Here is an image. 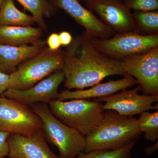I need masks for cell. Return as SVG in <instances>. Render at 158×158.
<instances>
[{
	"instance_id": "6da1fadb",
	"label": "cell",
	"mask_w": 158,
	"mask_h": 158,
	"mask_svg": "<svg viewBox=\"0 0 158 158\" xmlns=\"http://www.w3.org/2000/svg\"><path fill=\"white\" fill-rule=\"evenodd\" d=\"M65 51L62 70L64 85L69 90H82L100 83L108 76L127 74L121 60L99 51L83 33L74 37Z\"/></svg>"
},
{
	"instance_id": "7a4b0ae2",
	"label": "cell",
	"mask_w": 158,
	"mask_h": 158,
	"mask_svg": "<svg viewBox=\"0 0 158 158\" xmlns=\"http://www.w3.org/2000/svg\"><path fill=\"white\" fill-rule=\"evenodd\" d=\"M141 134L137 127V118L108 110L98 125L85 136L84 152L120 149L137 141Z\"/></svg>"
},
{
	"instance_id": "3957f363",
	"label": "cell",
	"mask_w": 158,
	"mask_h": 158,
	"mask_svg": "<svg viewBox=\"0 0 158 158\" xmlns=\"http://www.w3.org/2000/svg\"><path fill=\"white\" fill-rule=\"evenodd\" d=\"M29 106L41 119V129L46 141L59 149V158H75L85 152V136L57 119L48 104L37 103Z\"/></svg>"
},
{
	"instance_id": "277c9868",
	"label": "cell",
	"mask_w": 158,
	"mask_h": 158,
	"mask_svg": "<svg viewBox=\"0 0 158 158\" xmlns=\"http://www.w3.org/2000/svg\"><path fill=\"white\" fill-rule=\"evenodd\" d=\"M65 51L51 50L46 46L35 56L22 62L9 75L8 89L23 90L58 70H62Z\"/></svg>"
},
{
	"instance_id": "5b68a950",
	"label": "cell",
	"mask_w": 158,
	"mask_h": 158,
	"mask_svg": "<svg viewBox=\"0 0 158 158\" xmlns=\"http://www.w3.org/2000/svg\"><path fill=\"white\" fill-rule=\"evenodd\" d=\"M48 105L51 113L57 119L85 136L98 125L104 116L101 102L84 99L55 100Z\"/></svg>"
},
{
	"instance_id": "8992f818",
	"label": "cell",
	"mask_w": 158,
	"mask_h": 158,
	"mask_svg": "<svg viewBox=\"0 0 158 158\" xmlns=\"http://www.w3.org/2000/svg\"><path fill=\"white\" fill-rule=\"evenodd\" d=\"M90 40L102 53L119 60L158 47V35L145 36L133 31L116 33L109 39L90 38Z\"/></svg>"
},
{
	"instance_id": "52a82bcc",
	"label": "cell",
	"mask_w": 158,
	"mask_h": 158,
	"mask_svg": "<svg viewBox=\"0 0 158 158\" xmlns=\"http://www.w3.org/2000/svg\"><path fill=\"white\" fill-rule=\"evenodd\" d=\"M41 128V119L29 106L0 95V131L29 136Z\"/></svg>"
},
{
	"instance_id": "ba28073f",
	"label": "cell",
	"mask_w": 158,
	"mask_h": 158,
	"mask_svg": "<svg viewBox=\"0 0 158 158\" xmlns=\"http://www.w3.org/2000/svg\"><path fill=\"white\" fill-rule=\"evenodd\" d=\"M121 61L125 73L137 80L143 94L158 95V47Z\"/></svg>"
},
{
	"instance_id": "9c48e42d",
	"label": "cell",
	"mask_w": 158,
	"mask_h": 158,
	"mask_svg": "<svg viewBox=\"0 0 158 158\" xmlns=\"http://www.w3.org/2000/svg\"><path fill=\"white\" fill-rule=\"evenodd\" d=\"M140 85L131 90H121L119 93L105 97L94 99V101L105 102L104 110H112L121 116H134L151 110H158V95H141Z\"/></svg>"
},
{
	"instance_id": "30bf717a",
	"label": "cell",
	"mask_w": 158,
	"mask_h": 158,
	"mask_svg": "<svg viewBox=\"0 0 158 158\" xmlns=\"http://www.w3.org/2000/svg\"><path fill=\"white\" fill-rule=\"evenodd\" d=\"M85 5L87 9L96 13L102 22L116 33L135 32L132 13L123 0H88Z\"/></svg>"
},
{
	"instance_id": "8fae6325",
	"label": "cell",
	"mask_w": 158,
	"mask_h": 158,
	"mask_svg": "<svg viewBox=\"0 0 158 158\" xmlns=\"http://www.w3.org/2000/svg\"><path fill=\"white\" fill-rule=\"evenodd\" d=\"M65 79L63 71H56L31 88L23 90L8 89L2 95L28 106L37 103L48 104L58 98L59 86Z\"/></svg>"
},
{
	"instance_id": "7c38bea8",
	"label": "cell",
	"mask_w": 158,
	"mask_h": 158,
	"mask_svg": "<svg viewBox=\"0 0 158 158\" xmlns=\"http://www.w3.org/2000/svg\"><path fill=\"white\" fill-rule=\"evenodd\" d=\"M53 6L61 9L80 25L84 27V34L90 38L107 39L116 34L88 9L79 0H49Z\"/></svg>"
},
{
	"instance_id": "4fadbf2b",
	"label": "cell",
	"mask_w": 158,
	"mask_h": 158,
	"mask_svg": "<svg viewBox=\"0 0 158 158\" xmlns=\"http://www.w3.org/2000/svg\"><path fill=\"white\" fill-rule=\"evenodd\" d=\"M9 156L13 158H60L47 143L42 129L29 136L10 134Z\"/></svg>"
},
{
	"instance_id": "5bb4252c",
	"label": "cell",
	"mask_w": 158,
	"mask_h": 158,
	"mask_svg": "<svg viewBox=\"0 0 158 158\" xmlns=\"http://www.w3.org/2000/svg\"><path fill=\"white\" fill-rule=\"evenodd\" d=\"M122 79L110 80L105 83H98L86 90H63L59 93L57 100L61 101L69 100L97 98L107 97L118 91L132 88L138 84L137 80L131 76L127 74Z\"/></svg>"
},
{
	"instance_id": "9a60e30c",
	"label": "cell",
	"mask_w": 158,
	"mask_h": 158,
	"mask_svg": "<svg viewBox=\"0 0 158 158\" xmlns=\"http://www.w3.org/2000/svg\"><path fill=\"white\" fill-rule=\"evenodd\" d=\"M47 46L41 40L34 44L14 46L0 44V71L10 75L22 62L37 55Z\"/></svg>"
},
{
	"instance_id": "2e32d148",
	"label": "cell",
	"mask_w": 158,
	"mask_h": 158,
	"mask_svg": "<svg viewBox=\"0 0 158 158\" xmlns=\"http://www.w3.org/2000/svg\"><path fill=\"white\" fill-rule=\"evenodd\" d=\"M43 31L39 27L0 25V44L14 46L35 44L41 40Z\"/></svg>"
},
{
	"instance_id": "e0dca14e",
	"label": "cell",
	"mask_w": 158,
	"mask_h": 158,
	"mask_svg": "<svg viewBox=\"0 0 158 158\" xmlns=\"http://www.w3.org/2000/svg\"><path fill=\"white\" fill-rule=\"evenodd\" d=\"M32 15L20 11L13 0H2L0 7V25L10 26H32L35 23Z\"/></svg>"
},
{
	"instance_id": "ac0fdd59",
	"label": "cell",
	"mask_w": 158,
	"mask_h": 158,
	"mask_svg": "<svg viewBox=\"0 0 158 158\" xmlns=\"http://www.w3.org/2000/svg\"><path fill=\"white\" fill-rule=\"evenodd\" d=\"M25 10L30 11L35 22L43 31L48 30L44 17H49L57 11V8L48 0H16Z\"/></svg>"
},
{
	"instance_id": "d6986e66",
	"label": "cell",
	"mask_w": 158,
	"mask_h": 158,
	"mask_svg": "<svg viewBox=\"0 0 158 158\" xmlns=\"http://www.w3.org/2000/svg\"><path fill=\"white\" fill-rule=\"evenodd\" d=\"M135 32L145 36L158 35V11H134Z\"/></svg>"
},
{
	"instance_id": "ffe728a7",
	"label": "cell",
	"mask_w": 158,
	"mask_h": 158,
	"mask_svg": "<svg viewBox=\"0 0 158 158\" xmlns=\"http://www.w3.org/2000/svg\"><path fill=\"white\" fill-rule=\"evenodd\" d=\"M137 127L147 141L156 142L158 139V110L154 113L146 111L140 114Z\"/></svg>"
},
{
	"instance_id": "44dd1931",
	"label": "cell",
	"mask_w": 158,
	"mask_h": 158,
	"mask_svg": "<svg viewBox=\"0 0 158 158\" xmlns=\"http://www.w3.org/2000/svg\"><path fill=\"white\" fill-rule=\"evenodd\" d=\"M136 141H132L120 149L113 150H97L83 153L75 158H131Z\"/></svg>"
},
{
	"instance_id": "7402d4cb",
	"label": "cell",
	"mask_w": 158,
	"mask_h": 158,
	"mask_svg": "<svg viewBox=\"0 0 158 158\" xmlns=\"http://www.w3.org/2000/svg\"><path fill=\"white\" fill-rule=\"evenodd\" d=\"M130 10L152 11L158 10V0H123Z\"/></svg>"
},
{
	"instance_id": "603a6c76",
	"label": "cell",
	"mask_w": 158,
	"mask_h": 158,
	"mask_svg": "<svg viewBox=\"0 0 158 158\" xmlns=\"http://www.w3.org/2000/svg\"><path fill=\"white\" fill-rule=\"evenodd\" d=\"M10 135V133L0 131V158L9 156L8 139Z\"/></svg>"
},
{
	"instance_id": "cb8c5ba5",
	"label": "cell",
	"mask_w": 158,
	"mask_h": 158,
	"mask_svg": "<svg viewBox=\"0 0 158 158\" xmlns=\"http://www.w3.org/2000/svg\"><path fill=\"white\" fill-rule=\"evenodd\" d=\"M48 48L51 50L56 51L60 49L61 45L59 34L56 33L51 34L48 37L46 41Z\"/></svg>"
},
{
	"instance_id": "d4e9b609",
	"label": "cell",
	"mask_w": 158,
	"mask_h": 158,
	"mask_svg": "<svg viewBox=\"0 0 158 158\" xmlns=\"http://www.w3.org/2000/svg\"><path fill=\"white\" fill-rule=\"evenodd\" d=\"M9 81V75L0 71V95L8 89Z\"/></svg>"
},
{
	"instance_id": "484cf974",
	"label": "cell",
	"mask_w": 158,
	"mask_h": 158,
	"mask_svg": "<svg viewBox=\"0 0 158 158\" xmlns=\"http://www.w3.org/2000/svg\"><path fill=\"white\" fill-rule=\"evenodd\" d=\"M59 34V39L62 45L68 46L73 40V37L70 33L68 31H62Z\"/></svg>"
},
{
	"instance_id": "4316f807",
	"label": "cell",
	"mask_w": 158,
	"mask_h": 158,
	"mask_svg": "<svg viewBox=\"0 0 158 158\" xmlns=\"http://www.w3.org/2000/svg\"><path fill=\"white\" fill-rule=\"evenodd\" d=\"M158 149V141L156 142L155 144L152 146H147L144 148V152L147 156L152 155Z\"/></svg>"
},
{
	"instance_id": "83f0119b",
	"label": "cell",
	"mask_w": 158,
	"mask_h": 158,
	"mask_svg": "<svg viewBox=\"0 0 158 158\" xmlns=\"http://www.w3.org/2000/svg\"><path fill=\"white\" fill-rule=\"evenodd\" d=\"M79 1H82V2H86L87 1H88V0H79Z\"/></svg>"
},
{
	"instance_id": "f1b7e54d",
	"label": "cell",
	"mask_w": 158,
	"mask_h": 158,
	"mask_svg": "<svg viewBox=\"0 0 158 158\" xmlns=\"http://www.w3.org/2000/svg\"><path fill=\"white\" fill-rule=\"evenodd\" d=\"M2 0H0V7H1V4H2Z\"/></svg>"
},
{
	"instance_id": "f546056e",
	"label": "cell",
	"mask_w": 158,
	"mask_h": 158,
	"mask_svg": "<svg viewBox=\"0 0 158 158\" xmlns=\"http://www.w3.org/2000/svg\"><path fill=\"white\" fill-rule=\"evenodd\" d=\"M13 158L10 157L9 156V157H3V158Z\"/></svg>"
},
{
	"instance_id": "4dcf8cb0",
	"label": "cell",
	"mask_w": 158,
	"mask_h": 158,
	"mask_svg": "<svg viewBox=\"0 0 158 158\" xmlns=\"http://www.w3.org/2000/svg\"><path fill=\"white\" fill-rule=\"evenodd\" d=\"M48 1H49V0H48Z\"/></svg>"
}]
</instances>
